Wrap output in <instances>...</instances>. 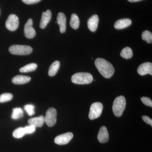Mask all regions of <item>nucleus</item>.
I'll return each mask as SVG.
<instances>
[{"instance_id": "nucleus-1", "label": "nucleus", "mask_w": 152, "mask_h": 152, "mask_svg": "<svg viewBox=\"0 0 152 152\" xmlns=\"http://www.w3.org/2000/svg\"><path fill=\"white\" fill-rule=\"evenodd\" d=\"M95 64L100 73L106 78H110L115 72L113 66L103 58H97L95 61Z\"/></svg>"}, {"instance_id": "nucleus-2", "label": "nucleus", "mask_w": 152, "mask_h": 152, "mask_svg": "<svg viewBox=\"0 0 152 152\" xmlns=\"http://www.w3.org/2000/svg\"><path fill=\"white\" fill-rule=\"evenodd\" d=\"M93 81V77L89 73H77L72 77V82L77 84H88L91 83Z\"/></svg>"}, {"instance_id": "nucleus-3", "label": "nucleus", "mask_w": 152, "mask_h": 152, "mask_svg": "<svg viewBox=\"0 0 152 152\" xmlns=\"http://www.w3.org/2000/svg\"><path fill=\"white\" fill-rule=\"evenodd\" d=\"M126 106V100L125 97L119 96L115 99L113 104V110L114 115L119 117L122 115Z\"/></svg>"}, {"instance_id": "nucleus-4", "label": "nucleus", "mask_w": 152, "mask_h": 152, "mask_svg": "<svg viewBox=\"0 0 152 152\" xmlns=\"http://www.w3.org/2000/svg\"><path fill=\"white\" fill-rule=\"evenodd\" d=\"M9 51L15 55H27L32 52L33 49L29 46L25 45H13L9 48Z\"/></svg>"}, {"instance_id": "nucleus-5", "label": "nucleus", "mask_w": 152, "mask_h": 152, "mask_svg": "<svg viewBox=\"0 0 152 152\" xmlns=\"http://www.w3.org/2000/svg\"><path fill=\"white\" fill-rule=\"evenodd\" d=\"M103 110V105L100 102H95L92 104L90 108L89 118L93 120L100 116Z\"/></svg>"}, {"instance_id": "nucleus-6", "label": "nucleus", "mask_w": 152, "mask_h": 152, "mask_svg": "<svg viewBox=\"0 0 152 152\" xmlns=\"http://www.w3.org/2000/svg\"><path fill=\"white\" fill-rule=\"evenodd\" d=\"M45 122L49 127H53L57 122V111L54 108H50L45 117Z\"/></svg>"}, {"instance_id": "nucleus-7", "label": "nucleus", "mask_w": 152, "mask_h": 152, "mask_svg": "<svg viewBox=\"0 0 152 152\" xmlns=\"http://www.w3.org/2000/svg\"><path fill=\"white\" fill-rule=\"evenodd\" d=\"M19 18L15 15L12 14L9 16L6 22V28L10 31H15L19 26Z\"/></svg>"}, {"instance_id": "nucleus-8", "label": "nucleus", "mask_w": 152, "mask_h": 152, "mask_svg": "<svg viewBox=\"0 0 152 152\" xmlns=\"http://www.w3.org/2000/svg\"><path fill=\"white\" fill-rule=\"evenodd\" d=\"M73 137V133L69 132L57 136L55 138L54 142L58 145H66L70 141Z\"/></svg>"}, {"instance_id": "nucleus-9", "label": "nucleus", "mask_w": 152, "mask_h": 152, "mask_svg": "<svg viewBox=\"0 0 152 152\" xmlns=\"http://www.w3.org/2000/svg\"><path fill=\"white\" fill-rule=\"evenodd\" d=\"M33 20L31 19L28 20L24 27V34L28 39H32L36 36V31L33 27Z\"/></svg>"}, {"instance_id": "nucleus-10", "label": "nucleus", "mask_w": 152, "mask_h": 152, "mask_svg": "<svg viewBox=\"0 0 152 152\" xmlns=\"http://www.w3.org/2000/svg\"><path fill=\"white\" fill-rule=\"evenodd\" d=\"M139 75L144 76L147 74L152 75V64L151 63L146 62L139 66L137 69Z\"/></svg>"}, {"instance_id": "nucleus-11", "label": "nucleus", "mask_w": 152, "mask_h": 152, "mask_svg": "<svg viewBox=\"0 0 152 152\" xmlns=\"http://www.w3.org/2000/svg\"><path fill=\"white\" fill-rule=\"evenodd\" d=\"M58 24L60 26V32L61 33L65 32L66 28V19L65 15L63 12H60L58 14L57 18Z\"/></svg>"}, {"instance_id": "nucleus-12", "label": "nucleus", "mask_w": 152, "mask_h": 152, "mask_svg": "<svg viewBox=\"0 0 152 152\" xmlns=\"http://www.w3.org/2000/svg\"><path fill=\"white\" fill-rule=\"evenodd\" d=\"M98 140L102 143H105L108 141L109 134L107 128L104 126L102 127L98 135Z\"/></svg>"}, {"instance_id": "nucleus-13", "label": "nucleus", "mask_w": 152, "mask_h": 152, "mask_svg": "<svg viewBox=\"0 0 152 152\" xmlns=\"http://www.w3.org/2000/svg\"><path fill=\"white\" fill-rule=\"evenodd\" d=\"M99 22V17L97 15L92 16L88 20V26L89 29L92 32L96 31Z\"/></svg>"}, {"instance_id": "nucleus-14", "label": "nucleus", "mask_w": 152, "mask_h": 152, "mask_svg": "<svg viewBox=\"0 0 152 152\" xmlns=\"http://www.w3.org/2000/svg\"><path fill=\"white\" fill-rule=\"evenodd\" d=\"M51 18V12L50 10H47L46 12H43L40 23V27L41 28L44 29L46 27Z\"/></svg>"}, {"instance_id": "nucleus-15", "label": "nucleus", "mask_w": 152, "mask_h": 152, "mask_svg": "<svg viewBox=\"0 0 152 152\" xmlns=\"http://www.w3.org/2000/svg\"><path fill=\"white\" fill-rule=\"evenodd\" d=\"M132 23L130 19L124 18L118 20L114 25V27L117 29H122L130 26Z\"/></svg>"}, {"instance_id": "nucleus-16", "label": "nucleus", "mask_w": 152, "mask_h": 152, "mask_svg": "<svg viewBox=\"0 0 152 152\" xmlns=\"http://www.w3.org/2000/svg\"><path fill=\"white\" fill-rule=\"evenodd\" d=\"M45 122V117L43 116L31 118L28 120L29 124L34 126L36 128L41 127Z\"/></svg>"}, {"instance_id": "nucleus-17", "label": "nucleus", "mask_w": 152, "mask_h": 152, "mask_svg": "<svg viewBox=\"0 0 152 152\" xmlns=\"http://www.w3.org/2000/svg\"><path fill=\"white\" fill-rule=\"evenodd\" d=\"M31 80V78L29 76L18 75L14 77L12 79V82L15 84H24L28 83Z\"/></svg>"}, {"instance_id": "nucleus-18", "label": "nucleus", "mask_w": 152, "mask_h": 152, "mask_svg": "<svg viewBox=\"0 0 152 152\" xmlns=\"http://www.w3.org/2000/svg\"><path fill=\"white\" fill-rule=\"evenodd\" d=\"M60 66V63L58 61H55L51 65L49 68L48 75L50 77H53L56 75Z\"/></svg>"}, {"instance_id": "nucleus-19", "label": "nucleus", "mask_w": 152, "mask_h": 152, "mask_svg": "<svg viewBox=\"0 0 152 152\" xmlns=\"http://www.w3.org/2000/svg\"><path fill=\"white\" fill-rule=\"evenodd\" d=\"M70 25L71 27L74 29H77L80 26V20L78 16L76 14H72L71 16Z\"/></svg>"}, {"instance_id": "nucleus-20", "label": "nucleus", "mask_w": 152, "mask_h": 152, "mask_svg": "<svg viewBox=\"0 0 152 152\" xmlns=\"http://www.w3.org/2000/svg\"><path fill=\"white\" fill-rule=\"evenodd\" d=\"M23 111L22 108L20 107L15 108L13 109L12 113V119L14 120H18L23 116Z\"/></svg>"}, {"instance_id": "nucleus-21", "label": "nucleus", "mask_w": 152, "mask_h": 152, "mask_svg": "<svg viewBox=\"0 0 152 152\" xmlns=\"http://www.w3.org/2000/svg\"><path fill=\"white\" fill-rule=\"evenodd\" d=\"M37 67V64L35 63H31L20 68V72L22 73L29 72H33L35 70Z\"/></svg>"}, {"instance_id": "nucleus-22", "label": "nucleus", "mask_w": 152, "mask_h": 152, "mask_svg": "<svg viewBox=\"0 0 152 152\" xmlns=\"http://www.w3.org/2000/svg\"><path fill=\"white\" fill-rule=\"evenodd\" d=\"M132 50L129 47H126L123 49L121 53V56L125 59H130L133 56Z\"/></svg>"}, {"instance_id": "nucleus-23", "label": "nucleus", "mask_w": 152, "mask_h": 152, "mask_svg": "<svg viewBox=\"0 0 152 152\" xmlns=\"http://www.w3.org/2000/svg\"><path fill=\"white\" fill-rule=\"evenodd\" d=\"M26 135L24 127L17 128L13 132V136L15 138H21Z\"/></svg>"}, {"instance_id": "nucleus-24", "label": "nucleus", "mask_w": 152, "mask_h": 152, "mask_svg": "<svg viewBox=\"0 0 152 152\" xmlns=\"http://www.w3.org/2000/svg\"><path fill=\"white\" fill-rule=\"evenodd\" d=\"M142 38L143 40L146 41L148 43L151 44L152 42V34L148 31H145L143 32Z\"/></svg>"}, {"instance_id": "nucleus-25", "label": "nucleus", "mask_w": 152, "mask_h": 152, "mask_svg": "<svg viewBox=\"0 0 152 152\" xmlns=\"http://www.w3.org/2000/svg\"><path fill=\"white\" fill-rule=\"evenodd\" d=\"M13 95L10 93H4L0 95V103L9 102L12 99Z\"/></svg>"}, {"instance_id": "nucleus-26", "label": "nucleus", "mask_w": 152, "mask_h": 152, "mask_svg": "<svg viewBox=\"0 0 152 152\" xmlns=\"http://www.w3.org/2000/svg\"><path fill=\"white\" fill-rule=\"evenodd\" d=\"M24 109L28 115L32 116L35 113V106L33 104H27L24 106Z\"/></svg>"}, {"instance_id": "nucleus-27", "label": "nucleus", "mask_w": 152, "mask_h": 152, "mask_svg": "<svg viewBox=\"0 0 152 152\" xmlns=\"http://www.w3.org/2000/svg\"><path fill=\"white\" fill-rule=\"evenodd\" d=\"M24 129L25 134H31L34 132L36 131V127L32 125H29V126H26L24 127Z\"/></svg>"}, {"instance_id": "nucleus-28", "label": "nucleus", "mask_w": 152, "mask_h": 152, "mask_svg": "<svg viewBox=\"0 0 152 152\" xmlns=\"http://www.w3.org/2000/svg\"><path fill=\"white\" fill-rule=\"evenodd\" d=\"M141 100L142 102L144 104L152 107V100L149 98L147 97H142L141 98Z\"/></svg>"}, {"instance_id": "nucleus-29", "label": "nucleus", "mask_w": 152, "mask_h": 152, "mask_svg": "<svg viewBox=\"0 0 152 152\" xmlns=\"http://www.w3.org/2000/svg\"><path fill=\"white\" fill-rule=\"evenodd\" d=\"M142 118L144 121L147 124H148L152 126V120L149 117L147 116L144 115L142 117Z\"/></svg>"}, {"instance_id": "nucleus-30", "label": "nucleus", "mask_w": 152, "mask_h": 152, "mask_svg": "<svg viewBox=\"0 0 152 152\" xmlns=\"http://www.w3.org/2000/svg\"><path fill=\"white\" fill-rule=\"evenodd\" d=\"M22 1L27 4H33L39 2L41 0H22Z\"/></svg>"}, {"instance_id": "nucleus-31", "label": "nucleus", "mask_w": 152, "mask_h": 152, "mask_svg": "<svg viewBox=\"0 0 152 152\" xmlns=\"http://www.w3.org/2000/svg\"><path fill=\"white\" fill-rule=\"evenodd\" d=\"M128 1L131 2H136L140 1L142 0H128Z\"/></svg>"}]
</instances>
